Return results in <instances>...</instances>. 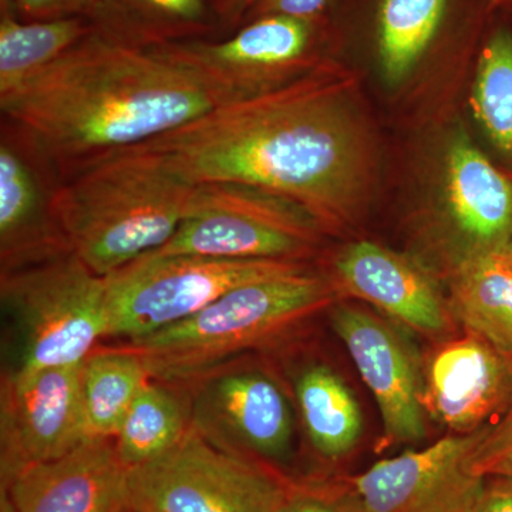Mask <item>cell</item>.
<instances>
[{"instance_id":"obj_1","label":"cell","mask_w":512,"mask_h":512,"mask_svg":"<svg viewBox=\"0 0 512 512\" xmlns=\"http://www.w3.org/2000/svg\"><path fill=\"white\" fill-rule=\"evenodd\" d=\"M355 72L323 59L299 79L225 104L141 146L191 184L241 183L301 205L328 234L365 210L376 178Z\"/></svg>"},{"instance_id":"obj_2","label":"cell","mask_w":512,"mask_h":512,"mask_svg":"<svg viewBox=\"0 0 512 512\" xmlns=\"http://www.w3.org/2000/svg\"><path fill=\"white\" fill-rule=\"evenodd\" d=\"M224 101L195 74L164 57L94 32L0 99L60 174L146 144Z\"/></svg>"},{"instance_id":"obj_3","label":"cell","mask_w":512,"mask_h":512,"mask_svg":"<svg viewBox=\"0 0 512 512\" xmlns=\"http://www.w3.org/2000/svg\"><path fill=\"white\" fill-rule=\"evenodd\" d=\"M194 188L160 154L127 148L62 173L57 221L72 254L107 276L173 238Z\"/></svg>"},{"instance_id":"obj_4","label":"cell","mask_w":512,"mask_h":512,"mask_svg":"<svg viewBox=\"0 0 512 512\" xmlns=\"http://www.w3.org/2000/svg\"><path fill=\"white\" fill-rule=\"evenodd\" d=\"M336 295L330 278L309 268L269 276L231 289L177 325L120 345L143 357L151 379L184 384L281 342L306 320L332 308Z\"/></svg>"},{"instance_id":"obj_5","label":"cell","mask_w":512,"mask_h":512,"mask_svg":"<svg viewBox=\"0 0 512 512\" xmlns=\"http://www.w3.org/2000/svg\"><path fill=\"white\" fill-rule=\"evenodd\" d=\"M0 299L13 348L5 373L80 365L106 338V278L74 254L0 274Z\"/></svg>"},{"instance_id":"obj_6","label":"cell","mask_w":512,"mask_h":512,"mask_svg":"<svg viewBox=\"0 0 512 512\" xmlns=\"http://www.w3.org/2000/svg\"><path fill=\"white\" fill-rule=\"evenodd\" d=\"M306 262L161 255L134 259L106 278L103 343H131L170 328L258 279L308 269Z\"/></svg>"},{"instance_id":"obj_7","label":"cell","mask_w":512,"mask_h":512,"mask_svg":"<svg viewBox=\"0 0 512 512\" xmlns=\"http://www.w3.org/2000/svg\"><path fill=\"white\" fill-rule=\"evenodd\" d=\"M328 232L301 205L241 183L195 184L190 208L161 255L306 262Z\"/></svg>"},{"instance_id":"obj_8","label":"cell","mask_w":512,"mask_h":512,"mask_svg":"<svg viewBox=\"0 0 512 512\" xmlns=\"http://www.w3.org/2000/svg\"><path fill=\"white\" fill-rule=\"evenodd\" d=\"M295 477L225 453L188 430L167 454L128 470L133 512H279Z\"/></svg>"},{"instance_id":"obj_9","label":"cell","mask_w":512,"mask_h":512,"mask_svg":"<svg viewBox=\"0 0 512 512\" xmlns=\"http://www.w3.org/2000/svg\"><path fill=\"white\" fill-rule=\"evenodd\" d=\"M180 386L198 436L225 453L285 471L293 453L295 416L272 370L242 356Z\"/></svg>"},{"instance_id":"obj_10","label":"cell","mask_w":512,"mask_h":512,"mask_svg":"<svg viewBox=\"0 0 512 512\" xmlns=\"http://www.w3.org/2000/svg\"><path fill=\"white\" fill-rule=\"evenodd\" d=\"M147 50L190 70L225 104L278 89L325 59L318 22L282 15L252 19L220 42L190 39Z\"/></svg>"},{"instance_id":"obj_11","label":"cell","mask_w":512,"mask_h":512,"mask_svg":"<svg viewBox=\"0 0 512 512\" xmlns=\"http://www.w3.org/2000/svg\"><path fill=\"white\" fill-rule=\"evenodd\" d=\"M80 365L50 367L30 375L3 373L0 481L66 456L90 439Z\"/></svg>"},{"instance_id":"obj_12","label":"cell","mask_w":512,"mask_h":512,"mask_svg":"<svg viewBox=\"0 0 512 512\" xmlns=\"http://www.w3.org/2000/svg\"><path fill=\"white\" fill-rule=\"evenodd\" d=\"M62 174L12 121L0 137V274L72 254L55 210Z\"/></svg>"},{"instance_id":"obj_13","label":"cell","mask_w":512,"mask_h":512,"mask_svg":"<svg viewBox=\"0 0 512 512\" xmlns=\"http://www.w3.org/2000/svg\"><path fill=\"white\" fill-rule=\"evenodd\" d=\"M481 431L450 434L350 477L362 512H466L487 481L468 470Z\"/></svg>"},{"instance_id":"obj_14","label":"cell","mask_w":512,"mask_h":512,"mask_svg":"<svg viewBox=\"0 0 512 512\" xmlns=\"http://www.w3.org/2000/svg\"><path fill=\"white\" fill-rule=\"evenodd\" d=\"M330 323L379 406L380 450L423 440L424 380L403 336L386 320L348 303H333Z\"/></svg>"},{"instance_id":"obj_15","label":"cell","mask_w":512,"mask_h":512,"mask_svg":"<svg viewBox=\"0 0 512 512\" xmlns=\"http://www.w3.org/2000/svg\"><path fill=\"white\" fill-rule=\"evenodd\" d=\"M127 473L113 439H89L0 481V512H133Z\"/></svg>"},{"instance_id":"obj_16","label":"cell","mask_w":512,"mask_h":512,"mask_svg":"<svg viewBox=\"0 0 512 512\" xmlns=\"http://www.w3.org/2000/svg\"><path fill=\"white\" fill-rule=\"evenodd\" d=\"M424 404L457 434L483 429L512 404V359L467 332L431 356L424 380Z\"/></svg>"},{"instance_id":"obj_17","label":"cell","mask_w":512,"mask_h":512,"mask_svg":"<svg viewBox=\"0 0 512 512\" xmlns=\"http://www.w3.org/2000/svg\"><path fill=\"white\" fill-rule=\"evenodd\" d=\"M330 281L336 292L370 303L423 335L441 338L450 332V309L429 276L375 242L346 245L333 261Z\"/></svg>"},{"instance_id":"obj_18","label":"cell","mask_w":512,"mask_h":512,"mask_svg":"<svg viewBox=\"0 0 512 512\" xmlns=\"http://www.w3.org/2000/svg\"><path fill=\"white\" fill-rule=\"evenodd\" d=\"M446 201L466 254L505 248L512 238V183L466 134L446 154Z\"/></svg>"},{"instance_id":"obj_19","label":"cell","mask_w":512,"mask_h":512,"mask_svg":"<svg viewBox=\"0 0 512 512\" xmlns=\"http://www.w3.org/2000/svg\"><path fill=\"white\" fill-rule=\"evenodd\" d=\"M451 313L512 359V256L507 247L464 256L451 279Z\"/></svg>"},{"instance_id":"obj_20","label":"cell","mask_w":512,"mask_h":512,"mask_svg":"<svg viewBox=\"0 0 512 512\" xmlns=\"http://www.w3.org/2000/svg\"><path fill=\"white\" fill-rule=\"evenodd\" d=\"M292 390L313 450L325 460L348 456L363 431L362 410L348 384L326 363L308 360L292 373Z\"/></svg>"},{"instance_id":"obj_21","label":"cell","mask_w":512,"mask_h":512,"mask_svg":"<svg viewBox=\"0 0 512 512\" xmlns=\"http://www.w3.org/2000/svg\"><path fill=\"white\" fill-rule=\"evenodd\" d=\"M94 32L120 45L153 49L211 29L207 0H100Z\"/></svg>"},{"instance_id":"obj_22","label":"cell","mask_w":512,"mask_h":512,"mask_svg":"<svg viewBox=\"0 0 512 512\" xmlns=\"http://www.w3.org/2000/svg\"><path fill=\"white\" fill-rule=\"evenodd\" d=\"M190 430V404L180 384L150 379L114 436V447L127 470L146 466L173 450Z\"/></svg>"},{"instance_id":"obj_23","label":"cell","mask_w":512,"mask_h":512,"mask_svg":"<svg viewBox=\"0 0 512 512\" xmlns=\"http://www.w3.org/2000/svg\"><path fill=\"white\" fill-rule=\"evenodd\" d=\"M133 350L101 343L80 365L84 417L90 439H114L138 393L150 380Z\"/></svg>"},{"instance_id":"obj_24","label":"cell","mask_w":512,"mask_h":512,"mask_svg":"<svg viewBox=\"0 0 512 512\" xmlns=\"http://www.w3.org/2000/svg\"><path fill=\"white\" fill-rule=\"evenodd\" d=\"M89 18L23 20L6 5L0 15V99L92 35Z\"/></svg>"},{"instance_id":"obj_25","label":"cell","mask_w":512,"mask_h":512,"mask_svg":"<svg viewBox=\"0 0 512 512\" xmlns=\"http://www.w3.org/2000/svg\"><path fill=\"white\" fill-rule=\"evenodd\" d=\"M448 0H382L377 47L384 77L402 83L439 32Z\"/></svg>"},{"instance_id":"obj_26","label":"cell","mask_w":512,"mask_h":512,"mask_svg":"<svg viewBox=\"0 0 512 512\" xmlns=\"http://www.w3.org/2000/svg\"><path fill=\"white\" fill-rule=\"evenodd\" d=\"M471 106L491 143L512 158V35L507 30H497L481 52Z\"/></svg>"},{"instance_id":"obj_27","label":"cell","mask_w":512,"mask_h":512,"mask_svg":"<svg viewBox=\"0 0 512 512\" xmlns=\"http://www.w3.org/2000/svg\"><path fill=\"white\" fill-rule=\"evenodd\" d=\"M279 512H362L350 478H295Z\"/></svg>"},{"instance_id":"obj_28","label":"cell","mask_w":512,"mask_h":512,"mask_svg":"<svg viewBox=\"0 0 512 512\" xmlns=\"http://www.w3.org/2000/svg\"><path fill=\"white\" fill-rule=\"evenodd\" d=\"M468 470L485 480L512 483V404L498 421L481 431L468 457Z\"/></svg>"},{"instance_id":"obj_29","label":"cell","mask_w":512,"mask_h":512,"mask_svg":"<svg viewBox=\"0 0 512 512\" xmlns=\"http://www.w3.org/2000/svg\"><path fill=\"white\" fill-rule=\"evenodd\" d=\"M23 20L90 18L100 0H0Z\"/></svg>"},{"instance_id":"obj_30","label":"cell","mask_w":512,"mask_h":512,"mask_svg":"<svg viewBox=\"0 0 512 512\" xmlns=\"http://www.w3.org/2000/svg\"><path fill=\"white\" fill-rule=\"evenodd\" d=\"M329 0H261L252 9L247 19L268 15L289 16V18L318 22Z\"/></svg>"},{"instance_id":"obj_31","label":"cell","mask_w":512,"mask_h":512,"mask_svg":"<svg viewBox=\"0 0 512 512\" xmlns=\"http://www.w3.org/2000/svg\"><path fill=\"white\" fill-rule=\"evenodd\" d=\"M466 512H512V483L495 478L485 481Z\"/></svg>"},{"instance_id":"obj_32","label":"cell","mask_w":512,"mask_h":512,"mask_svg":"<svg viewBox=\"0 0 512 512\" xmlns=\"http://www.w3.org/2000/svg\"><path fill=\"white\" fill-rule=\"evenodd\" d=\"M261 0H217L215 15L222 25L234 26L242 19H247L249 13Z\"/></svg>"},{"instance_id":"obj_33","label":"cell","mask_w":512,"mask_h":512,"mask_svg":"<svg viewBox=\"0 0 512 512\" xmlns=\"http://www.w3.org/2000/svg\"><path fill=\"white\" fill-rule=\"evenodd\" d=\"M512 5V0H488V8L500 9Z\"/></svg>"},{"instance_id":"obj_34","label":"cell","mask_w":512,"mask_h":512,"mask_svg":"<svg viewBox=\"0 0 512 512\" xmlns=\"http://www.w3.org/2000/svg\"><path fill=\"white\" fill-rule=\"evenodd\" d=\"M508 252H510V255L512 256V238L510 241V244L507 245Z\"/></svg>"}]
</instances>
